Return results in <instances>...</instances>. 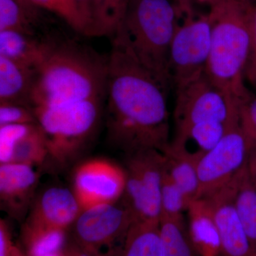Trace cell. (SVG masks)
<instances>
[{
  "mask_svg": "<svg viewBox=\"0 0 256 256\" xmlns=\"http://www.w3.org/2000/svg\"><path fill=\"white\" fill-rule=\"evenodd\" d=\"M111 40L106 84L108 138L128 154L146 150L164 152L170 144L169 88L138 62L122 38Z\"/></svg>",
  "mask_w": 256,
  "mask_h": 256,
  "instance_id": "6da1fadb",
  "label": "cell"
},
{
  "mask_svg": "<svg viewBox=\"0 0 256 256\" xmlns=\"http://www.w3.org/2000/svg\"><path fill=\"white\" fill-rule=\"evenodd\" d=\"M255 4L252 0H224L210 8L208 14L212 38L206 74L236 106L248 90L244 80Z\"/></svg>",
  "mask_w": 256,
  "mask_h": 256,
  "instance_id": "7a4b0ae2",
  "label": "cell"
},
{
  "mask_svg": "<svg viewBox=\"0 0 256 256\" xmlns=\"http://www.w3.org/2000/svg\"><path fill=\"white\" fill-rule=\"evenodd\" d=\"M108 60L70 45H54L36 70L32 108L100 98L106 92Z\"/></svg>",
  "mask_w": 256,
  "mask_h": 256,
  "instance_id": "3957f363",
  "label": "cell"
},
{
  "mask_svg": "<svg viewBox=\"0 0 256 256\" xmlns=\"http://www.w3.org/2000/svg\"><path fill=\"white\" fill-rule=\"evenodd\" d=\"M182 18L174 0H130L118 32L144 68L162 84H172L170 54Z\"/></svg>",
  "mask_w": 256,
  "mask_h": 256,
  "instance_id": "277c9868",
  "label": "cell"
},
{
  "mask_svg": "<svg viewBox=\"0 0 256 256\" xmlns=\"http://www.w3.org/2000/svg\"><path fill=\"white\" fill-rule=\"evenodd\" d=\"M100 102V98H92L32 108L50 159L66 165L76 158L98 124Z\"/></svg>",
  "mask_w": 256,
  "mask_h": 256,
  "instance_id": "5b68a950",
  "label": "cell"
},
{
  "mask_svg": "<svg viewBox=\"0 0 256 256\" xmlns=\"http://www.w3.org/2000/svg\"><path fill=\"white\" fill-rule=\"evenodd\" d=\"M164 170L165 158L162 152L146 150L128 154L121 204L130 212L134 222H160Z\"/></svg>",
  "mask_w": 256,
  "mask_h": 256,
  "instance_id": "8992f818",
  "label": "cell"
},
{
  "mask_svg": "<svg viewBox=\"0 0 256 256\" xmlns=\"http://www.w3.org/2000/svg\"><path fill=\"white\" fill-rule=\"evenodd\" d=\"M132 214L121 204L82 210L74 222V242L94 256H119L131 226Z\"/></svg>",
  "mask_w": 256,
  "mask_h": 256,
  "instance_id": "52a82bcc",
  "label": "cell"
},
{
  "mask_svg": "<svg viewBox=\"0 0 256 256\" xmlns=\"http://www.w3.org/2000/svg\"><path fill=\"white\" fill-rule=\"evenodd\" d=\"M175 88L176 134L208 121H217L228 126L238 124L237 106L210 82L206 72Z\"/></svg>",
  "mask_w": 256,
  "mask_h": 256,
  "instance_id": "ba28073f",
  "label": "cell"
},
{
  "mask_svg": "<svg viewBox=\"0 0 256 256\" xmlns=\"http://www.w3.org/2000/svg\"><path fill=\"white\" fill-rule=\"evenodd\" d=\"M212 26L208 15L184 18L172 42L170 72L175 86L206 72L210 54Z\"/></svg>",
  "mask_w": 256,
  "mask_h": 256,
  "instance_id": "9c48e42d",
  "label": "cell"
},
{
  "mask_svg": "<svg viewBox=\"0 0 256 256\" xmlns=\"http://www.w3.org/2000/svg\"><path fill=\"white\" fill-rule=\"evenodd\" d=\"M252 148L238 124L229 128L220 142L197 161L200 198L223 188L240 172Z\"/></svg>",
  "mask_w": 256,
  "mask_h": 256,
  "instance_id": "30bf717a",
  "label": "cell"
},
{
  "mask_svg": "<svg viewBox=\"0 0 256 256\" xmlns=\"http://www.w3.org/2000/svg\"><path fill=\"white\" fill-rule=\"evenodd\" d=\"M126 184L124 168L110 160L94 158L77 166L72 191L82 210L117 203L124 195Z\"/></svg>",
  "mask_w": 256,
  "mask_h": 256,
  "instance_id": "8fae6325",
  "label": "cell"
},
{
  "mask_svg": "<svg viewBox=\"0 0 256 256\" xmlns=\"http://www.w3.org/2000/svg\"><path fill=\"white\" fill-rule=\"evenodd\" d=\"M242 172L223 188L201 197L206 198L212 208L220 234V254L223 256H256L234 205V196Z\"/></svg>",
  "mask_w": 256,
  "mask_h": 256,
  "instance_id": "7c38bea8",
  "label": "cell"
},
{
  "mask_svg": "<svg viewBox=\"0 0 256 256\" xmlns=\"http://www.w3.org/2000/svg\"><path fill=\"white\" fill-rule=\"evenodd\" d=\"M40 175L31 165L0 164V200L13 217H21L34 194Z\"/></svg>",
  "mask_w": 256,
  "mask_h": 256,
  "instance_id": "4fadbf2b",
  "label": "cell"
},
{
  "mask_svg": "<svg viewBox=\"0 0 256 256\" xmlns=\"http://www.w3.org/2000/svg\"><path fill=\"white\" fill-rule=\"evenodd\" d=\"M82 212L72 190L54 186L37 198L28 222L68 230Z\"/></svg>",
  "mask_w": 256,
  "mask_h": 256,
  "instance_id": "5bb4252c",
  "label": "cell"
},
{
  "mask_svg": "<svg viewBox=\"0 0 256 256\" xmlns=\"http://www.w3.org/2000/svg\"><path fill=\"white\" fill-rule=\"evenodd\" d=\"M188 234L200 256H218L222 252L218 228L206 198L192 200L188 204Z\"/></svg>",
  "mask_w": 256,
  "mask_h": 256,
  "instance_id": "9a60e30c",
  "label": "cell"
},
{
  "mask_svg": "<svg viewBox=\"0 0 256 256\" xmlns=\"http://www.w3.org/2000/svg\"><path fill=\"white\" fill-rule=\"evenodd\" d=\"M36 70L0 56V104L9 102L31 107L30 96Z\"/></svg>",
  "mask_w": 256,
  "mask_h": 256,
  "instance_id": "2e32d148",
  "label": "cell"
},
{
  "mask_svg": "<svg viewBox=\"0 0 256 256\" xmlns=\"http://www.w3.org/2000/svg\"><path fill=\"white\" fill-rule=\"evenodd\" d=\"M54 44L15 31H0V56L38 68Z\"/></svg>",
  "mask_w": 256,
  "mask_h": 256,
  "instance_id": "e0dca14e",
  "label": "cell"
},
{
  "mask_svg": "<svg viewBox=\"0 0 256 256\" xmlns=\"http://www.w3.org/2000/svg\"><path fill=\"white\" fill-rule=\"evenodd\" d=\"M235 124L228 126L217 121L196 124L175 134L174 141L170 143V146L198 160L204 154L213 149L229 128Z\"/></svg>",
  "mask_w": 256,
  "mask_h": 256,
  "instance_id": "ac0fdd59",
  "label": "cell"
},
{
  "mask_svg": "<svg viewBox=\"0 0 256 256\" xmlns=\"http://www.w3.org/2000/svg\"><path fill=\"white\" fill-rule=\"evenodd\" d=\"M165 166L168 174L188 197L190 202L200 198V183L197 161L188 153L171 146L164 152Z\"/></svg>",
  "mask_w": 256,
  "mask_h": 256,
  "instance_id": "d6986e66",
  "label": "cell"
},
{
  "mask_svg": "<svg viewBox=\"0 0 256 256\" xmlns=\"http://www.w3.org/2000/svg\"><path fill=\"white\" fill-rule=\"evenodd\" d=\"M22 237L28 256H42L60 252L67 247V230L28 220L23 226Z\"/></svg>",
  "mask_w": 256,
  "mask_h": 256,
  "instance_id": "ffe728a7",
  "label": "cell"
},
{
  "mask_svg": "<svg viewBox=\"0 0 256 256\" xmlns=\"http://www.w3.org/2000/svg\"><path fill=\"white\" fill-rule=\"evenodd\" d=\"M130 2V0H92L87 36L114 38L122 26Z\"/></svg>",
  "mask_w": 256,
  "mask_h": 256,
  "instance_id": "44dd1931",
  "label": "cell"
},
{
  "mask_svg": "<svg viewBox=\"0 0 256 256\" xmlns=\"http://www.w3.org/2000/svg\"><path fill=\"white\" fill-rule=\"evenodd\" d=\"M38 9L32 0H0V31H15L35 36L40 22Z\"/></svg>",
  "mask_w": 256,
  "mask_h": 256,
  "instance_id": "7402d4cb",
  "label": "cell"
},
{
  "mask_svg": "<svg viewBox=\"0 0 256 256\" xmlns=\"http://www.w3.org/2000/svg\"><path fill=\"white\" fill-rule=\"evenodd\" d=\"M119 256H164L160 222H134Z\"/></svg>",
  "mask_w": 256,
  "mask_h": 256,
  "instance_id": "603a6c76",
  "label": "cell"
},
{
  "mask_svg": "<svg viewBox=\"0 0 256 256\" xmlns=\"http://www.w3.org/2000/svg\"><path fill=\"white\" fill-rule=\"evenodd\" d=\"M234 205L246 233L256 252V188L249 178L246 166L239 176Z\"/></svg>",
  "mask_w": 256,
  "mask_h": 256,
  "instance_id": "cb8c5ba5",
  "label": "cell"
},
{
  "mask_svg": "<svg viewBox=\"0 0 256 256\" xmlns=\"http://www.w3.org/2000/svg\"><path fill=\"white\" fill-rule=\"evenodd\" d=\"M160 232L164 256H200L190 238L183 217H161Z\"/></svg>",
  "mask_w": 256,
  "mask_h": 256,
  "instance_id": "d4e9b609",
  "label": "cell"
},
{
  "mask_svg": "<svg viewBox=\"0 0 256 256\" xmlns=\"http://www.w3.org/2000/svg\"><path fill=\"white\" fill-rule=\"evenodd\" d=\"M48 158V148L43 131L38 124L15 142L11 162L34 166L40 165Z\"/></svg>",
  "mask_w": 256,
  "mask_h": 256,
  "instance_id": "484cf974",
  "label": "cell"
},
{
  "mask_svg": "<svg viewBox=\"0 0 256 256\" xmlns=\"http://www.w3.org/2000/svg\"><path fill=\"white\" fill-rule=\"evenodd\" d=\"M184 192L168 174L165 166L161 190V217L176 218L182 216L190 203Z\"/></svg>",
  "mask_w": 256,
  "mask_h": 256,
  "instance_id": "4316f807",
  "label": "cell"
},
{
  "mask_svg": "<svg viewBox=\"0 0 256 256\" xmlns=\"http://www.w3.org/2000/svg\"><path fill=\"white\" fill-rule=\"evenodd\" d=\"M238 126L252 148L256 146V96L250 90L237 102Z\"/></svg>",
  "mask_w": 256,
  "mask_h": 256,
  "instance_id": "83f0119b",
  "label": "cell"
},
{
  "mask_svg": "<svg viewBox=\"0 0 256 256\" xmlns=\"http://www.w3.org/2000/svg\"><path fill=\"white\" fill-rule=\"evenodd\" d=\"M42 9L48 10L63 18L76 31L84 34L85 26L74 0H32Z\"/></svg>",
  "mask_w": 256,
  "mask_h": 256,
  "instance_id": "f1b7e54d",
  "label": "cell"
},
{
  "mask_svg": "<svg viewBox=\"0 0 256 256\" xmlns=\"http://www.w3.org/2000/svg\"><path fill=\"white\" fill-rule=\"evenodd\" d=\"M34 124L0 126V164L11 162L15 142L26 134Z\"/></svg>",
  "mask_w": 256,
  "mask_h": 256,
  "instance_id": "f546056e",
  "label": "cell"
},
{
  "mask_svg": "<svg viewBox=\"0 0 256 256\" xmlns=\"http://www.w3.org/2000/svg\"><path fill=\"white\" fill-rule=\"evenodd\" d=\"M37 124L33 109L30 106L2 102L0 104V126Z\"/></svg>",
  "mask_w": 256,
  "mask_h": 256,
  "instance_id": "4dcf8cb0",
  "label": "cell"
},
{
  "mask_svg": "<svg viewBox=\"0 0 256 256\" xmlns=\"http://www.w3.org/2000/svg\"><path fill=\"white\" fill-rule=\"evenodd\" d=\"M245 79L256 88V4L252 9L250 50L246 66Z\"/></svg>",
  "mask_w": 256,
  "mask_h": 256,
  "instance_id": "1f68e13d",
  "label": "cell"
},
{
  "mask_svg": "<svg viewBox=\"0 0 256 256\" xmlns=\"http://www.w3.org/2000/svg\"><path fill=\"white\" fill-rule=\"evenodd\" d=\"M14 245L12 240L9 225L6 220H0V256H11Z\"/></svg>",
  "mask_w": 256,
  "mask_h": 256,
  "instance_id": "d6a6232c",
  "label": "cell"
},
{
  "mask_svg": "<svg viewBox=\"0 0 256 256\" xmlns=\"http://www.w3.org/2000/svg\"><path fill=\"white\" fill-rule=\"evenodd\" d=\"M92 0H74L82 22L85 26L84 34L86 35L90 21H92Z\"/></svg>",
  "mask_w": 256,
  "mask_h": 256,
  "instance_id": "836d02e7",
  "label": "cell"
},
{
  "mask_svg": "<svg viewBox=\"0 0 256 256\" xmlns=\"http://www.w3.org/2000/svg\"><path fill=\"white\" fill-rule=\"evenodd\" d=\"M248 173L256 188V146L252 148L246 165Z\"/></svg>",
  "mask_w": 256,
  "mask_h": 256,
  "instance_id": "e575fe53",
  "label": "cell"
},
{
  "mask_svg": "<svg viewBox=\"0 0 256 256\" xmlns=\"http://www.w3.org/2000/svg\"><path fill=\"white\" fill-rule=\"evenodd\" d=\"M174 2L184 18L194 16L193 12V0H174Z\"/></svg>",
  "mask_w": 256,
  "mask_h": 256,
  "instance_id": "d590c367",
  "label": "cell"
},
{
  "mask_svg": "<svg viewBox=\"0 0 256 256\" xmlns=\"http://www.w3.org/2000/svg\"><path fill=\"white\" fill-rule=\"evenodd\" d=\"M66 250L68 256H94L82 250L76 244L72 246L66 247Z\"/></svg>",
  "mask_w": 256,
  "mask_h": 256,
  "instance_id": "8d00e7d4",
  "label": "cell"
},
{
  "mask_svg": "<svg viewBox=\"0 0 256 256\" xmlns=\"http://www.w3.org/2000/svg\"><path fill=\"white\" fill-rule=\"evenodd\" d=\"M198 2L202 3V4H207L210 6V8L214 6V5L218 4L220 2L224 0H196Z\"/></svg>",
  "mask_w": 256,
  "mask_h": 256,
  "instance_id": "74e56055",
  "label": "cell"
},
{
  "mask_svg": "<svg viewBox=\"0 0 256 256\" xmlns=\"http://www.w3.org/2000/svg\"><path fill=\"white\" fill-rule=\"evenodd\" d=\"M11 256H28L25 252H24L21 248L14 246V248H13L12 254Z\"/></svg>",
  "mask_w": 256,
  "mask_h": 256,
  "instance_id": "f35d334b",
  "label": "cell"
},
{
  "mask_svg": "<svg viewBox=\"0 0 256 256\" xmlns=\"http://www.w3.org/2000/svg\"><path fill=\"white\" fill-rule=\"evenodd\" d=\"M42 256H68V252H67L66 248L65 250H62V252H53V254H46V255Z\"/></svg>",
  "mask_w": 256,
  "mask_h": 256,
  "instance_id": "ab89813d",
  "label": "cell"
},
{
  "mask_svg": "<svg viewBox=\"0 0 256 256\" xmlns=\"http://www.w3.org/2000/svg\"><path fill=\"white\" fill-rule=\"evenodd\" d=\"M252 1H254V2H256V0H252Z\"/></svg>",
  "mask_w": 256,
  "mask_h": 256,
  "instance_id": "60d3db41",
  "label": "cell"
}]
</instances>
